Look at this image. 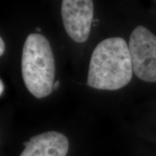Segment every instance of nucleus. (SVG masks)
<instances>
[{
    "mask_svg": "<svg viewBox=\"0 0 156 156\" xmlns=\"http://www.w3.org/2000/svg\"><path fill=\"white\" fill-rule=\"evenodd\" d=\"M59 85H60L59 81H58V80L56 81V82H55V83H54V90H56V89H58V87H59Z\"/></svg>",
    "mask_w": 156,
    "mask_h": 156,
    "instance_id": "6e6552de",
    "label": "nucleus"
},
{
    "mask_svg": "<svg viewBox=\"0 0 156 156\" xmlns=\"http://www.w3.org/2000/svg\"><path fill=\"white\" fill-rule=\"evenodd\" d=\"M36 30H37V31H41V28H36Z\"/></svg>",
    "mask_w": 156,
    "mask_h": 156,
    "instance_id": "1a4fd4ad",
    "label": "nucleus"
},
{
    "mask_svg": "<svg viewBox=\"0 0 156 156\" xmlns=\"http://www.w3.org/2000/svg\"><path fill=\"white\" fill-rule=\"evenodd\" d=\"M61 14L68 36L77 43L86 41L90 32L94 14L93 2L91 0H63Z\"/></svg>",
    "mask_w": 156,
    "mask_h": 156,
    "instance_id": "20e7f679",
    "label": "nucleus"
},
{
    "mask_svg": "<svg viewBox=\"0 0 156 156\" xmlns=\"http://www.w3.org/2000/svg\"><path fill=\"white\" fill-rule=\"evenodd\" d=\"M21 70L25 87L33 95L43 98L52 93L55 60L49 41L39 34H30L23 48Z\"/></svg>",
    "mask_w": 156,
    "mask_h": 156,
    "instance_id": "f03ea898",
    "label": "nucleus"
},
{
    "mask_svg": "<svg viewBox=\"0 0 156 156\" xmlns=\"http://www.w3.org/2000/svg\"><path fill=\"white\" fill-rule=\"evenodd\" d=\"M5 44L2 38H0V56H2L5 53Z\"/></svg>",
    "mask_w": 156,
    "mask_h": 156,
    "instance_id": "423d86ee",
    "label": "nucleus"
},
{
    "mask_svg": "<svg viewBox=\"0 0 156 156\" xmlns=\"http://www.w3.org/2000/svg\"><path fill=\"white\" fill-rule=\"evenodd\" d=\"M23 145L25 149L20 156H66L69 151L67 136L55 131L32 136Z\"/></svg>",
    "mask_w": 156,
    "mask_h": 156,
    "instance_id": "39448f33",
    "label": "nucleus"
},
{
    "mask_svg": "<svg viewBox=\"0 0 156 156\" xmlns=\"http://www.w3.org/2000/svg\"><path fill=\"white\" fill-rule=\"evenodd\" d=\"M4 89H5V86H4V83L2 80H0V95H2V93L4 91Z\"/></svg>",
    "mask_w": 156,
    "mask_h": 156,
    "instance_id": "0eeeda50",
    "label": "nucleus"
},
{
    "mask_svg": "<svg viewBox=\"0 0 156 156\" xmlns=\"http://www.w3.org/2000/svg\"><path fill=\"white\" fill-rule=\"evenodd\" d=\"M133 72L148 83L156 82V36L142 25L136 27L129 41Z\"/></svg>",
    "mask_w": 156,
    "mask_h": 156,
    "instance_id": "7ed1b4c3",
    "label": "nucleus"
},
{
    "mask_svg": "<svg viewBox=\"0 0 156 156\" xmlns=\"http://www.w3.org/2000/svg\"><path fill=\"white\" fill-rule=\"evenodd\" d=\"M129 45L121 37L102 41L93 50L87 85L98 90H116L129 83L133 75Z\"/></svg>",
    "mask_w": 156,
    "mask_h": 156,
    "instance_id": "f257e3e1",
    "label": "nucleus"
}]
</instances>
